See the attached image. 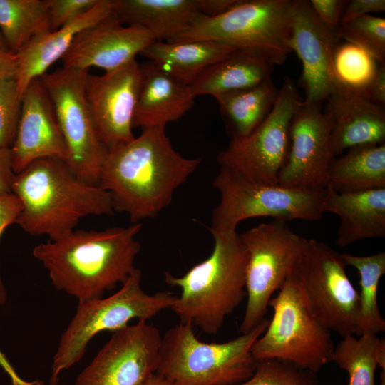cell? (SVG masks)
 Here are the masks:
<instances>
[{
	"label": "cell",
	"mask_w": 385,
	"mask_h": 385,
	"mask_svg": "<svg viewBox=\"0 0 385 385\" xmlns=\"http://www.w3.org/2000/svg\"><path fill=\"white\" fill-rule=\"evenodd\" d=\"M331 361L345 370L348 385H375V371H385V340L366 332L342 337L334 346Z\"/></svg>",
	"instance_id": "obj_30"
},
{
	"label": "cell",
	"mask_w": 385,
	"mask_h": 385,
	"mask_svg": "<svg viewBox=\"0 0 385 385\" xmlns=\"http://www.w3.org/2000/svg\"><path fill=\"white\" fill-rule=\"evenodd\" d=\"M236 48L212 40L153 41L140 55L177 80L190 86L207 67Z\"/></svg>",
	"instance_id": "obj_26"
},
{
	"label": "cell",
	"mask_w": 385,
	"mask_h": 385,
	"mask_svg": "<svg viewBox=\"0 0 385 385\" xmlns=\"http://www.w3.org/2000/svg\"><path fill=\"white\" fill-rule=\"evenodd\" d=\"M0 31L9 52L17 54L51 31L48 0H0Z\"/></svg>",
	"instance_id": "obj_29"
},
{
	"label": "cell",
	"mask_w": 385,
	"mask_h": 385,
	"mask_svg": "<svg viewBox=\"0 0 385 385\" xmlns=\"http://www.w3.org/2000/svg\"><path fill=\"white\" fill-rule=\"evenodd\" d=\"M322 210L340 219L336 240L339 247L385 237V188L342 193L327 188Z\"/></svg>",
	"instance_id": "obj_23"
},
{
	"label": "cell",
	"mask_w": 385,
	"mask_h": 385,
	"mask_svg": "<svg viewBox=\"0 0 385 385\" xmlns=\"http://www.w3.org/2000/svg\"><path fill=\"white\" fill-rule=\"evenodd\" d=\"M302 100L294 83L285 78L268 115L249 135L232 139L217 155L220 167L265 185H278L289 150V126Z\"/></svg>",
	"instance_id": "obj_11"
},
{
	"label": "cell",
	"mask_w": 385,
	"mask_h": 385,
	"mask_svg": "<svg viewBox=\"0 0 385 385\" xmlns=\"http://www.w3.org/2000/svg\"><path fill=\"white\" fill-rule=\"evenodd\" d=\"M309 1L319 20L327 28L337 32L348 1L344 0H311Z\"/></svg>",
	"instance_id": "obj_38"
},
{
	"label": "cell",
	"mask_w": 385,
	"mask_h": 385,
	"mask_svg": "<svg viewBox=\"0 0 385 385\" xmlns=\"http://www.w3.org/2000/svg\"><path fill=\"white\" fill-rule=\"evenodd\" d=\"M16 71V56L0 53V79L14 78Z\"/></svg>",
	"instance_id": "obj_44"
},
{
	"label": "cell",
	"mask_w": 385,
	"mask_h": 385,
	"mask_svg": "<svg viewBox=\"0 0 385 385\" xmlns=\"http://www.w3.org/2000/svg\"><path fill=\"white\" fill-rule=\"evenodd\" d=\"M237 0H197L200 13L206 16L213 17L218 16L230 7Z\"/></svg>",
	"instance_id": "obj_42"
},
{
	"label": "cell",
	"mask_w": 385,
	"mask_h": 385,
	"mask_svg": "<svg viewBox=\"0 0 385 385\" xmlns=\"http://www.w3.org/2000/svg\"><path fill=\"white\" fill-rule=\"evenodd\" d=\"M279 92L270 78L254 86L215 97L232 139L253 131L270 113Z\"/></svg>",
	"instance_id": "obj_28"
},
{
	"label": "cell",
	"mask_w": 385,
	"mask_h": 385,
	"mask_svg": "<svg viewBox=\"0 0 385 385\" xmlns=\"http://www.w3.org/2000/svg\"><path fill=\"white\" fill-rule=\"evenodd\" d=\"M154 41L144 28L125 25L113 14L80 31L63 57V66L113 71L135 59Z\"/></svg>",
	"instance_id": "obj_18"
},
{
	"label": "cell",
	"mask_w": 385,
	"mask_h": 385,
	"mask_svg": "<svg viewBox=\"0 0 385 385\" xmlns=\"http://www.w3.org/2000/svg\"><path fill=\"white\" fill-rule=\"evenodd\" d=\"M272 298L273 315L255 342L256 361L279 359L315 374L331 361L334 348L332 332L313 313L302 284L292 274Z\"/></svg>",
	"instance_id": "obj_6"
},
{
	"label": "cell",
	"mask_w": 385,
	"mask_h": 385,
	"mask_svg": "<svg viewBox=\"0 0 385 385\" xmlns=\"http://www.w3.org/2000/svg\"><path fill=\"white\" fill-rule=\"evenodd\" d=\"M384 10V0H352L347 2L340 23Z\"/></svg>",
	"instance_id": "obj_39"
},
{
	"label": "cell",
	"mask_w": 385,
	"mask_h": 385,
	"mask_svg": "<svg viewBox=\"0 0 385 385\" xmlns=\"http://www.w3.org/2000/svg\"><path fill=\"white\" fill-rule=\"evenodd\" d=\"M327 188L342 193L385 188V143L353 147L334 158Z\"/></svg>",
	"instance_id": "obj_27"
},
{
	"label": "cell",
	"mask_w": 385,
	"mask_h": 385,
	"mask_svg": "<svg viewBox=\"0 0 385 385\" xmlns=\"http://www.w3.org/2000/svg\"><path fill=\"white\" fill-rule=\"evenodd\" d=\"M10 150L15 174L41 158L66 160L67 149L56 110L41 77L34 79L22 96L21 118Z\"/></svg>",
	"instance_id": "obj_19"
},
{
	"label": "cell",
	"mask_w": 385,
	"mask_h": 385,
	"mask_svg": "<svg viewBox=\"0 0 385 385\" xmlns=\"http://www.w3.org/2000/svg\"><path fill=\"white\" fill-rule=\"evenodd\" d=\"M202 160L178 153L165 127L144 128L139 136L107 154L98 185L110 193L115 211L127 214L132 224L138 223L168 206L174 192Z\"/></svg>",
	"instance_id": "obj_1"
},
{
	"label": "cell",
	"mask_w": 385,
	"mask_h": 385,
	"mask_svg": "<svg viewBox=\"0 0 385 385\" xmlns=\"http://www.w3.org/2000/svg\"><path fill=\"white\" fill-rule=\"evenodd\" d=\"M346 267L341 253L323 242L307 239L294 270L313 313L342 337L355 334L359 309V292Z\"/></svg>",
	"instance_id": "obj_12"
},
{
	"label": "cell",
	"mask_w": 385,
	"mask_h": 385,
	"mask_svg": "<svg viewBox=\"0 0 385 385\" xmlns=\"http://www.w3.org/2000/svg\"><path fill=\"white\" fill-rule=\"evenodd\" d=\"M141 82L134 59L103 75L87 73L85 96L98 139L108 153L135 138L133 121Z\"/></svg>",
	"instance_id": "obj_15"
},
{
	"label": "cell",
	"mask_w": 385,
	"mask_h": 385,
	"mask_svg": "<svg viewBox=\"0 0 385 385\" xmlns=\"http://www.w3.org/2000/svg\"><path fill=\"white\" fill-rule=\"evenodd\" d=\"M235 385H319L317 374L279 359L257 360L255 372Z\"/></svg>",
	"instance_id": "obj_34"
},
{
	"label": "cell",
	"mask_w": 385,
	"mask_h": 385,
	"mask_svg": "<svg viewBox=\"0 0 385 385\" xmlns=\"http://www.w3.org/2000/svg\"><path fill=\"white\" fill-rule=\"evenodd\" d=\"M210 232L214 240L210 255L181 277L166 272L165 281L181 290L170 308L180 322L216 334L247 296L248 255L237 231Z\"/></svg>",
	"instance_id": "obj_4"
},
{
	"label": "cell",
	"mask_w": 385,
	"mask_h": 385,
	"mask_svg": "<svg viewBox=\"0 0 385 385\" xmlns=\"http://www.w3.org/2000/svg\"><path fill=\"white\" fill-rule=\"evenodd\" d=\"M339 40L337 32L319 20L309 1H294L291 47L302 64L304 102L322 105L334 89L332 60Z\"/></svg>",
	"instance_id": "obj_17"
},
{
	"label": "cell",
	"mask_w": 385,
	"mask_h": 385,
	"mask_svg": "<svg viewBox=\"0 0 385 385\" xmlns=\"http://www.w3.org/2000/svg\"><path fill=\"white\" fill-rule=\"evenodd\" d=\"M11 191L22 205L16 224L51 240L75 230L83 217L115 212L108 191L84 182L56 158L36 160L15 174Z\"/></svg>",
	"instance_id": "obj_3"
},
{
	"label": "cell",
	"mask_w": 385,
	"mask_h": 385,
	"mask_svg": "<svg viewBox=\"0 0 385 385\" xmlns=\"http://www.w3.org/2000/svg\"><path fill=\"white\" fill-rule=\"evenodd\" d=\"M112 14L123 24L144 28L155 41L166 42L202 14L197 0H112Z\"/></svg>",
	"instance_id": "obj_25"
},
{
	"label": "cell",
	"mask_w": 385,
	"mask_h": 385,
	"mask_svg": "<svg viewBox=\"0 0 385 385\" xmlns=\"http://www.w3.org/2000/svg\"><path fill=\"white\" fill-rule=\"evenodd\" d=\"M141 271L135 268L112 295L78 302L76 313L59 340L49 385H57L61 371L81 359L88 344L97 334L113 332L135 319L147 321L170 308L176 296L168 292L148 294L141 287Z\"/></svg>",
	"instance_id": "obj_7"
},
{
	"label": "cell",
	"mask_w": 385,
	"mask_h": 385,
	"mask_svg": "<svg viewBox=\"0 0 385 385\" xmlns=\"http://www.w3.org/2000/svg\"><path fill=\"white\" fill-rule=\"evenodd\" d=\"M88 72L63 66L47 72L41 78L66 143V163L80 179L98 185L108 153L98 139L85 96Z\"/></svg>",
	"instance_id": "obj_13"
},
{
	"label": "cell",
	"mask_w": 385,
	"mask_h": 385,
	"mask_svg": "<svg viewBox=\"0 0 385 385\" xmlns=\"http://www.w3.org/2000/svg\"><path fill=\"white\" fill-rule=\"evenodd\" d=\"M145 385H175L165 377L155 373L148 379Z\"/></svg>",
	"instance_id": "obj_45"
},
{
	"label": "cell",
	"mask_w": 385,
	"mask_h": 385,
	"mask_svg": "<svg viewBox=\"0 0 385 385\" xmlns=\"http://www.w3.org/2000/svg\"><path fill=\"white\" fill-rule=\"evenodd\" d=\"M212 185L219 191L220 200L212 211L210 231L236 232L238 223L250 217L314 222L320 220L324 213L322 203L327 188L304 189L265 185L225 167H220Z\"/></svg>",
	"instance_id": "obj_9"
},
{
	"label": "cell",
	"mask_w": 385,
	"mask_h": 385,
	"mask_svg": "<svg viewBox=\"0 0 385 385\" xmlns=\"http://www.w3.org/2000/svg\"><path fill=\"white\" fill-rule=\"evenodd\" d=\"M277 62L266 53L250 48H236L207 67L190 84L195 97L214 98L257 85L270 78Z\"/></svg>",
	"instance_id": "obj_24"
},
{
	"label": "cell",
	"mask_w": 385,
	"mask_h": 385,
	"mask_svg": "<svg viewBox=\"0 0 385 385\" xmlns=\"http://www.w3.org/2000/svg\"><path fill=\"white\" fill-rule=\"evenodd\" d=\"M0 53H11L6 41L0 31ZM12 54V53H11Z\"/></svg>",
	"instance_id": "obj_46"
},
{
	"label": "cell",
	"mask_w": 385,
	"mask_h": 385,
	"mask_svg": "<svg viewBox=\"0 0 385 385\" xmlns=\"http://www.w3.org/2000/svg\"><path fill=\"white\" fill-rule=\"evenodd\" d=\"M295 0H237L213 17L200 14L169 42L212 40L263 52L282 64L291 47Z\"/></svg>",
	"instance_id": "obj_8"
},
{
	"label": "cell",
	"mask_w": 385,
	"mask_h": 385,
	"mask_svg": "<svg viewBox=\"0 0 385 385\" xmlns=\"http://www.w3.org/2000/svg\"><path fill=\"white\" fill-rule=\"evenodd\" d=\"M337 35L365 49L379 63H385L384 18L369 14L342 22Z\"/></svg>",
	"instance_id": "obj_33"
},
{
	"label": "cell",
	"mask_w": 385,
	"mask_h": 385,
	"mask_svg": "<svg viewBox=\"0 0 385 385\" xmlns=\"http://www.w3.org/2000/svg\"><path fill=\"white\" fill-rule=\"evenodd\" d=\"M324 111L331 118V145L334 157L363 145L385 143L384 108L361 93L336 86Z\"/></svg>",
	"instance_id": "obj_20"
},
{
	"label": "cell",
	"mask_w": 385,
	"mask_h": 385,
	"mask_svg": "<svg viewBox=\"0 0 385 385\" xmlns=\"http://www.w3.org/2000/svg\"><path fill=\"white\" fill-rule=\"evenodd\" d=\"M112 14V0H98L88 11L56 31L43 34L30 42L16 56L14 80L20 97L29 83L41 77L68 52L76 35Z\"/></svg>",
	"instance_id": "obj_22"
},
{
	"label": "cell",
	"mask_w": 385,
	"mask_h": 385,
	"mask_svg": "<svg viewBox=\"0 0 385 385\" xmlns=\"http://www.w3.org/2000/svg\"><path fill=\"white\" fill-rule=\"evenodd\" d=\"M269 323L265 319L249 332L221 343H207L190 323L175 325L161 339L157 374L175 385H235L256 368L252 347Z\"/></svg>",
	"instance_id": "obj_5"
},
{
	"label": "cell",
	"mask_w": 385,
	"mask_h": 385,
	"mask_svg": "<svg viewBox=\"0 0 385 385\" xmlns=\"http://www.w3.org/2000/svg\"><path fill=\"white\" fill-rule=\"evenodd\" d=\"M142 223L102 230H73L39 243L33 257L48 271L52 284L78 302L103 297L135 270L140 251L135 239Z\"/></svg>",
	"instance_id": "obj_2"
},
{
	"label": "cell",
	"mask_w": 385,
	"mask_h": 385,
	"mask_svg": "<svg viewBox=\"0 0 385 385\" xmlns=\"http://www.w3.org/2000/svg\"><path fill=\"white\" fill-rule=\"evenodd\" d=\"M248 255L245 288L247 305L241 334L265 318L269 302L294 272L307 239L295 233L284 221L261 223L240 234Z\"/></svg>",
	"instance_id": "obj_10"
},
{
	"label": "cell",
	"mask_w": 385,
	"mask_h": 385,
	"mask_svg": "<svg viewBox=\"0 0 385 385\" xmlns=\"http://www.w3.org/2000/svg\"><path fill=\"white\" fill-rule=\"evenodd\" d=\"M22 98L14 78L0 79V146L11 148L18 129Z\"/></svg>",
	"instance_id": "obj_35"
},
{
	"label": "cell",
	"mask_w": 385,
	"mask_h": 385,
	"mask_svg": "<svg viewBox=\"0 0 385 385\" xmlns=\"http://www.w3.org/2000/svg\"><path fill=\"white\" fill-rule=\"evenodd\" d=\"M140 65L141 82L133 127H165L178 120L194 106L190 86L148 61Z\"/></svg>",
	"instance_id": "obj_21"
},
{
	"label": "cell",
	"mask_w": 385,
	"mask_h": 385,
	"mask_svg": "<svg viewBox=\"0 0 385 385\" xmlns=\"http://www.w3.org/2000/svg\"><path fill=\"white\" fill-rule=\"evenodd\" d=\"M15 177L12 168L11 150L0 146V195L11 193Z\"/></svg>",
	"instance_id": "obj_40"
},
{
	"label": "cell",
	"mask_w": 385,
	"mask_h": 385,
	"mask_svg": "<svg viewBox=\"0 0 385 385\" xmlns=\"http://www.w3.org/2000/svg\"><path fill=\"white\" fill-rule=\"evenodd\" d=\"M369 100L377 106L385 107V63L379 64L376 73L366 91Z\"/></svg>",
	"instance_id": "obj_41"
},
{
	"label": "cell",
	"mask_w": 385,
	"mask_h": 385,
	"mask_svg": "<svg viewBox=\"0 0 385 385\" xmlns=\"http://www.w3.org/2000/svg\"><path fill=\"white\" fill-rule=\"evenodd\" d=\"M332 122L321 104L302 101L289 126V150L278 185L292 188H327L335 158L331 145Z\"/></svg>",
	"instance_id": "obj_16"
},
{
	"label": "cell",
	"mask_w": 385,
	"mask_h": 385,
	"mask_svg": "<svg viewBox=\"0 0 385 385\" xmlns=\"http://www.w3.org/2000/svg\"><path fill=\"white\" fill-rule=\"evenodd\" d=\"M379 62L365 49L347 41L334 49L332 66L335 86L364 93L374 78Z\"/></svg>",
	"instance_id": "obj_32"
},
{
	"label": "cell",
	"mask_w": 385,
	"mask_h": 385,
	"mask_svg": "<svg viewBox=\"0 0 385 385\" xmlns=\"http://www.w3.org/2000/svg\"><path fill=\"white\" fill-rule=\"evenodd\" d=\"M51 31H56L91 10L98 0H48Z\"/></svg>",
	"instance_id": "obj_36"
},
{
	"label": "cell",
	"mask_w": 385,
	"mask_h": 385,
	"mask_svg": "<svg viewBox=\"0 0 385 385\" xmlns=\"http://www.w3.org/2000/svg\"><path fill=\"white\" fill-rule=\"evenodd\" d=\"M161 339L145 320L113 332L75 385H145L158 370Z\"/></svg>",
	"instance_id": "obj_14"
},
{
	"label": "cell",
	"mask_w": 385,
	"mask_h": 385,
	"mask_svg": "<svg viewBox=\"0 0 385 385\" xmlns=\"http://www.w3.org/2000/svg\"><path fill=\"white\" fill-rule=\"evenodd\" d=\"M22 205L14 193L0 195V239L6 227L16 223ZM7 292L0 274V305L6 302Z\"/></svg>",
	"instance_id": "obj_37"
},
{
	"label": "cell",
	"mask_w": 385,
	"mask_h": 385,
	"mask_svg": "<svg viewBox=\"0 0 385 385\" xmlns=\"http://www.w3.org/2000/svg\"><path fill=\"white\" fill-rule=\"evenodd\" d=\"M0 367L10 377L12 385H42L41 381H27L24 380L16 371L7 357L0 349Z\"/></svg>",
	"instance_id": "obj_43"
},
{
	"label": "cell",
	"mask_w": 385,
	"mask_h": 385,
	"mask_svg": "<svg viewBox=\"0 0 385 385\" xmlns=\"http://www.w3.org/2000/svg\"><path fill=\"white\" fill-rule=\"evenodd\" d=\"M346 266L354 267L359 274V309L356 336L366 332L378 334L385 330V320L378 305V287L385 274V252L367 256L342 254Z\"/></svg>",
	"instance_id": "obj_31"
}]
</instances>
